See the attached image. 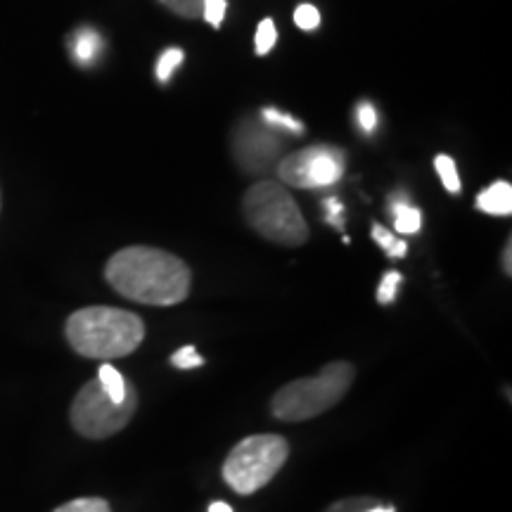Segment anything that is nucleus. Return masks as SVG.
<instances>
[{"label": "nucleus", "instance_id": "6ab92c4d", "mask_svg": "<svg viewBox=\"0 0 512 512\" xmlns=\"http://www.w3.org/2000/svg\"><path fill=\"white\" fill-rule=\"evenodd\" d=\"M275 41H278V29H275V22L273 19H264V22L259 24V29H256V36H254L256 55L271 53Z\"/></svg>", "mask_w": 512, "mask_h": 512}, {"label": "nucleus", "instance_id": "4468645a", "mask_svg": "<svg viewBox=\"0 0 512 512\" xmlns=\"http://www.w3.org/2000/svg\"><path fill=\"white\" fill-rule=\"evenodd\" d=\"M373 240L384 249V254L392 256V259H403L408 254V245L403 240H396L394 233L389 228L373 223Z\"/></svg>", "mask_w": 512, "mask_h": 512}, {"label": "nucleus", "instance_id": "2eb2a0df", "mask_svg": "<svg viewBox=\"0 0 512 512\" xmlns=\"http://www.w3.org/2000/svg\"><path fill=\"white\" fill-rule=\"evenodd\" d=\"M434 169H437V174L441 178V183H444V188L448 192H453V195H458L460 192V176H458V166L453 162V157L448 155H439L434 159Z\"/></svg>", "mask_w": 512, "mask_h": 512}, {"label": "nucleus", "instance_id": "bb28decb", "mask_svg": "<svg viewBox=\"0 0 512 512\" xmlns=\"http://www.w3.org/2000/svg\"><path fill=\"white\" fill-rule=\"evenodd\" d=\"M501 264H503V273L512 275V240L505 242V249H503V256H501Z\"/></svg>", "mask_w": 512, "mask_h": 512}, {"label": "nucleus", "instance_id": "a878e982", "mask_svg": "<svg viewBox=\"0 0 512 512\" xmlns=\"http://www.w3.org/2000/svg\"><path fill=\"white\" fill-rule=\"evenodd\" d=\"M325 204V214H328V223H332V226L342 228V202L335 200V197H328V200L323 202Z\"/></svg>", "mask_w": 512, "mask_h": 512}, {"label": "nucleus", "instance_id": "f257e3e1", "mask_svg": "<svg viewBox=\"0 0 512 512\" xmlns=\"http://www.w3.org/2000/svg\"><path fill=\"white\" fill-rule=\"evenodd\" d=\"M105 280L117 294L145 306H176L188 299L192 271L183 259L159 247L131 245L112 254Z\"/></svg>", "mask_w": 512, "mask_h": 512}, {"label": "nucleus", "instance_id": "dca6fc26", "mask_svg": "<svg viewBox=\"0 0 512 512\" xmlns=\"http://www.w3.org/2000/svg\"><path fill=\"white\" fill-rule=\"evenodd\" d=\"M53 512H112V505L100 496H86L74 498V501L60 505Z\"/></svg>", "mask_w": 512, "mask_h": 512}, {"label": "nucleus", "instance_id": "7ed1b4c3", "mask_svg": "<svg viewBox=\"0 0 512 512\" xmlns=\"http://www.w3.org/2000/svg\"><path fill=\"white\" fill-rule=\"evenodd\" d=\"M356 368L349 361H332L311 377L287 382L273 394L271 415L280 422H304L332 411L354 387Z\"/></svg>", "mask_w": 512, "mask_h": 512}, {"label": "nucleus", "instance_id": "393cba45", "mask_svg": "<svg viewBox=\"0 0 512 512\" xmlns=\"http://www.w3.org/2000/svg\"><path fill=\"white\" fill-rule=\"evenodd\" d=\"M356 119H358V126H361L363 133H373L375 131L377 112H375V107L370 105V102H361V105L356 107Z\"/></svg>", "mask_w": 512, "mask_h": 512}, {"label": "nucleus", "instance_id": "b1692460", "mask_svg": "<svg viewBox=\"0 0 512 512\" xmlns=\"http://www.w3.org/2000/svg\"><path fill=\"white\" fill-rule=\"evenodd\" d=\"M228 3L226 0H204V10H202V19H207L214 29H219L223 24V17H226Z\"/></svg>", "mask_w": 512, "mask_h": 512}, {"label": "nucleus", "instance_id": "cd10ccee", "mask_svg": "<svg viewBox=\"0 0 512 512\" xmlns=\"http://www.w3.org/2000/svg\"><path fill=\"white\" fill-rule=\"evenodd\" d=\"M207 512H233V508H230V505L223 503V501H214L209 505Z\"/></svg>", "mask_w": 512, "mask_h": 512}, {"label": "nucleus", "instance_id": "c85d7f7f", "mask_svg": "<svg viewBox=\"0 0 512 512\" xmlns=\"http://www.w3.org/2000/svg\"><path fill=\"white\" fill-rule=\"evenodd\" d=\"M0 209H3V192H0Z\"/></svg>", "mask_w": 512, "mask_h": 512}, {"label": "nucleus", "instance_id": "f8f14e48", "mask_svg": "<svg viewBox=\"0 0 512 512\" xmlns=\"http://www.w3.org/2000/svg\"><path fill=\"white\" fill-rule=\"evenodd\" d=\"M323 512H396L394 505H384L373 496H349L332 503Z\"/></svg>", "mask_w": 512, "mask_h": 512}, {"label": "nucleus", "instance_id": "423d86ee", "mask_svg": "<svg viewBox=\"0 0 512 512\" xmlns=\"http://www.w3.org/2000/svg\"><path fill=\"white\" fill-rule=\"evenodd\" d=\"M138 411V389L128 382V392L124 401H112L107 396L102 384L95 380H88L83 387L76 392L72 408H69V422L81 437L86 439H110L114 434H119L128 422L133 420V415Z\"/></svg>", "mask_w": 512, "mask_h": 512}, {"label": "nucleus", "instance_id": "4be33fe9", "mask_svg": "<svg viewBox=\"0 0 512 512\" xmlns=\"http://www.w3.org/2000/svg\"><path fill=\"white\" fill-rule=\"evenodd\" d=\"M171 366L178 370H192V368H202L204 366V358L197 354L195 347H181L178 351L171 354Z\"/></svg>", "mask_w": 512, "mask_h": 512}, {"label": "nucleus", "instance_id": "1a4fd4ad", "mask_svg": "<svg viewBox=\"0 0 512 512\" xmlns=\"http://www.w3.org/2000/svg\"><path fill=\"white\" fill-rule=\"evenodd\" d=\"M477 209L491 216H510L512 214V185L508 181H496L484 192H479Z\"/></svg>", "mask_w": 512, "mask_h": 512}, {"label": "nucleus", "instance_id": "a211bd4d", "mask_svg": "<svg viewBox=\"0 0 512 512\" xmlns=\"http://www.w3.org/2000/svg\"><path fill=\"white\" fill-rule=\"evenodd\" d=\"M261 119H264L266 124L273 126V128H287V131L294 133V136H302V133H304L302 121L294 119L292 114H285V112H280V110H271V107L261 112Z\"/></svg>", "mask_w": 512, "mask_h": 512}, {"label": "nucleus", "instance_id": "412c9836", "mask_svg": "<svg viewBox=\"0 0 512 512\" xmlns=\"http://www.w3.org/2000/svg\"><path fill=\"white\" fill-rule=\"evenodd\" d=\"M159 3L183 19H200L204 10V0H159Z\"/></svg>", "mask_w": 512, "mask_h": 512}, {"label": "nucleus", "instance_id": "aec40b11", "mask_svg": "<svg viewBox=\"0 0 512 512\" xmlns=\"http://www.w3.org/2000/svg\"><path fill=\"white\" fill-rule=\"evenodd\" d=\"M401 283H403V278H401L399 271H387V273H384L382 275V283H380V287H377V302H380L382 306L394 304L396 292H399Z\"/></svg>", "mask_w": 512, "mask_h": 512}, {"label": "nucleus", "instance_id": "0eeeda50", "mask_svg": "<svg viewBox=\"0 0 512 512\" xmlns=\"http://www.w3.org/2000/svg\"><path fill=\"white\" fill-rule=\"evenodd\" d=\"M275 171H278L280 183L290 185V188H330L342 181L344 171H347V155L342 147L313 145L280 159Z\"/></svg>", "mask_w": 512, "mask_h": 512}, {"label": "nucleus", "instance_id": "39448f33", "mask_svg": "<svg viewBox=\"0 0 512 512\" xmlns=\"http://www.w3.org/2000/svg\"><path fill=\"white\" fill-rule=\"evenodd\" d=\"M290 458V441L280 434H249L223 460V482L235 494L252 496L283 470Z\"/></svg>", "mask_w": 512, "mask_h": 512}, {"label": "nucleus", "instance_id": "5701e85b", "mask_svg": "<svg viewBox=\"0 0 512 512\" xmlns=\"http://www.w3.org/2000/svg\"><path fill=\"white\" fill-rule=\"evenodd\" d=\"M294 24H297V27L302 29V31L318 29V24H320V12H318L316 5H309V3L299 5V8L294 10Z\"/></svg>", "mask_w": 512, "mask_h": 512}, {"label": "nucleus", "instance_id": "6e6552de", "mask_svg": "<svg viewBox=\"0 0 512 512\" xmlns=\"http://www.w3.org/2000/svg\"><path fill=\"white\" fill-rule=\"evenodd\" d=\"M278 128L256 124L254 119H245L233 131V157L245 174H266L280 162Z\"/></svg>", "mask_w": 512, "mask_h": 512}, {"label": "nucleus", "instance_id": "f3484780", "mask_svg": "<svg viewBox=\"0 0 512 512\" xmlns=\"http://www.w3.org/2000/svg\"><path fill=\"white\" fill-rule=\"evenodd\" d=\"M185 60V53L181 48H169L164 50L162 55H159V62H157V81L159 83H166L174 76V72L178 67H181Z\"/></svg>", "mask_w": 512, "mask_h": 512}, {"label": "nucleus", "instance_id": "f03ea898", "mask_svg": "<svg viewBox=\"0 0 512 512\" xmlns=\"http://www.w3.org/2000/svg\"><path fill=\"white\" fill-rule=\"evenodd\" d=\"M64 337L83 358L117 361L143 344L145 323L136 313L114 306H86L67 318Z\"/></svg>", "mask_w": 512, "mask_h": 512}, {"label": "nucleus", "instance_id": "ddd939ff", "mask_svg": "<svg viewBox=\"0 0 512 512\" xmlns=\"http://www.w3.org/2000/svg\"><path fill=\"white\" fill-rule=\"evenodd\" d=\"M98 382L102 384V389H105L112 401H124V396L128 392V380L117 368L110 366V363H102L98 370Z\"/></svg>", "mask_w": 512, "mask_h": 512}, {"label": "nucleus", "instance_id": "9b49d317", "mask_svg": "<svg viewBox=\"0 0 512 512\" xmlns=\"http://www.w3.org/2000/svg\"><path fill=\"white\" fill-rule=\"evenodd\" d=\"M72 53L81 64H91L102 53V38L98 31L93 29H81L72 41Z\"/></svg>", "mask_w": 512, "mask_h": 512}, {"label": "nucleus", "instance_id": "9d476101", "mask_svg": "<svg viewBox=\"0 0 512 512\" xmlns=\"http://www.w3.org/2000/svg\"><path fill=\"white\" fill-rule=\"evenodd\" d=\"M389 209H392V214H394V230H396V233H401V235L420 233L422 211L418 207H411V204L399 200V197H392V202H389Z\"/></svg>", "mask_w": 512, "mask_h": 512}, {"label": "nucleus", "instance_id": "20e7f679", "mask_svg": "<svg viewBox=\"0 0 512 512\" xmlns=\"http://www.w3.org/2000/svg\"><path fill=\"white\" fill-rule=\"evenodd\" d=\"M242 211L252 230L268 242L283 247H302L309 242V223L283 183L261 181L242 197Z\"/></svg>", "mask_w": 512, "mask_h": 512}]
</instances>
